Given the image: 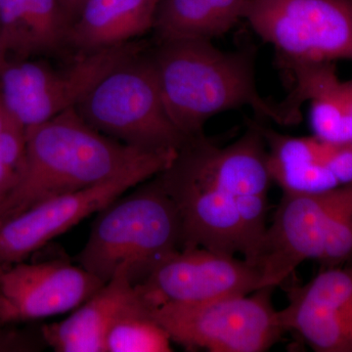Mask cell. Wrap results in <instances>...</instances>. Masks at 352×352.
<instances>
[{
  "instance_id": "cell-24",
  "label": "cell",
  "mask_w": 352,
  "mask_h": 352,
  "mask_svg": "<svg viewBox=\"0 0 352 352\" xmlns=\"http://www.w3.org/2000/svg\"><path fill=\"white\" fill-rule=\"evenodd\" d=\"M15 314L10 303L6 300V296L0 291V322L7 323V322L16 321Z\"/></svg>"
},
{
  "instance_id": "cell-17",
  "label": "cell",
  "mask_w": 352,
  "mask_h": 352,
  "mask_svg": "<svg viewBox=\"0 0 352 352\" xmlns=\"http://www.w3.org/2000/svg\"><path fill=\"white\" fill-rule=\"evenodd\" d=\"M250 0H161L154 30L159 41L221 36L243 19Z\"/></svg>"
},
{
  "instance_id": "cell-13",
  "label": "cell",
  "mask_w": 352,
  "mask_h": 352,
  "mask_svg": "<svg viewBox=\"0 0 352 352\" xmlns=\"http://www.w3.org/2000/svg\"><path fill=\"white\" fill-rule=\"evenodd\" d=\"M106 283L82 266L63 261L14 264L0 276V291L17 320L41 319L76 309Z\"/></svg>"
},
{
  "instance_id": "cell-18",
  "label": "cell",
  "mask_w": 352,
  "mask_h": 352,
  "mask_svg": "<svg viewBox=\"0 0 352 352\" xmlns=\"http://www.w3.org/2000/svg\"><path fill=\"white\" fill-rule=\"evenodd\" d=\"M171 340L135 298L118 314L105 337V352H170Z\"/></svg>"
},
{
  "instance_id": "cell-8",
  "label": "cell",
  "mask_w": 352,
  "mask_h": 352,
  "mask_svg": "<svg viewBox=\"0 0 352 352\" xmlns=\"http://www.w3.org/2000/svg\"><path fill=\"white\" fill-rule=\"evenodd\" d=\"M176 150L150 153L126 170L105 182L41 201L0 224V264L6 270L22 263L32 252L98 214L109 204L166 170Z\"/></svg>"
},
{
  "instance_id": "cell-12",
  "label": "cell",
  "mask_w": 352,
  "mask_h": 352,
  "mask_svg": "<svg viewBox=\"0 0 352 352\" xmlns=\"http://www.w3.org/2000/svg\"><path fill=\"white\" fill-rule=\"evenodd\" d=\"M279 310L285 332L317 352H352V266L326 267L305 285L286 289Z\"/></svg>"
},
{
  "instance_id": "cell-6",
  "label": "cell",
  "mask_w": 352,
  "mask_h": 352,
  "mask_svg": "<svg viewBox=\"0 0 352 352\" xmlns=\"http://www.w3.org/2000/svg\"><path fill=\"white\" fill-rule=\"evenodd\" d=\"M274 288L224 296L194 305H168L150 310L171 342L187 351L263 352L285 332L272 303Z\"/></svg>"
},
{
  "instance_id": "cell-16",
  "label": "cell",
  "mask_w": 352,
  "mask_h": 352,
  "mask_svg": "<svg viewBox=\"0 0 352 352\" xmlns=\"http://www.w3.org/2000/svg\"><path fill=\"white\" fill-rule=\"evenodd\" d=\"M135 298L126 275L119 273L68 318L43 326L41 335L58 352H105V337L115 317Z\"/></svg>"
},
{
  "instance_id": "cell-14",
  "label": "cell",
  "mask_w": 352,
  "mask_h": 352,
  "mask_svg": "<svg viewBox=\"0 0 352 352\" xmlns=\"http://www.w3.org/2000/svg\"><path fill=\"white\" fill-rule=\"evenodd\" d=\"M283 62L296 87L281 105L294 124L300 122V106L308 101L314 135L331 143L349 142L344 87L333 62Z\"/></svg>"
},
{
  "instance_id": "cell-20",
  "label": "cell",
  "mask_w": 352,
  "mask_h": 352,
  "mask_svg": "<svg viewBox=\"0 0 352 352\" xmlns=\"http://www.w3.org/2000/svg\"><path fill=\"white\" fill-rule=\"evenodd\" d=\"M29 0H0V57L28 59L32 56L25 28Z\"/></svg>"
},
{
  "instance_id": "cell-9",
  "label": "cell",
  "mask_w": 352,
  "mask_h": 352,
  "mask_svg": "<svg viewBox=\"0 0 352 352\" xmlns=\"http://www.w3.org/2000/svg\"><path fill=\"white\" fill-rule=\"evenodd\" d=\"M244 19L283 61H352V0H250Z\"/></svg>"
},
{
  "instance_id": "cell-15",
  "label": "cell",
  "mask_w": 352,
  "mask_h": 352,
  "mask_svg": "<svg viewBox=\"0 0 352 352\" xmlns=\"http://www.w3.org/2000/svg\"><path fill=\"white\" fill-rule=\"evenodd\" d=\"M161 0H87L71 28L78 54L131 43L154 29Z\"/></svg>"
},
{
  "instance_id": "cell-2",
  "label": "cell",
  "mask_w": 352,
  "mask_h": 352,
  "mask_svg": "<svg viewBox=\"0 0 352 352\" xmlns=\"http://www.w3.org/2000/svg\"><path fill=\"white\" fill-rule=\"evenodd\" d=\"M150 153L96 131L76 108L64 111L25 129L24 164L0 206V221L41 201L105 182Z\"/></svg>"
},
{
  "instance_id": "cell-21",
  "label": "cell",
  "mask_w": 352,
  "mask_h": 352,
  "mask_svg": "<svg viewBox=\"0 0 352 352\" xmlns=\"http://www.w3.org/2000/svg\"><path fill=\"white\" fill-rule=\"evenodd\" d=\"M19 176V171L11 166L0 153V206L9 195Z\"/></svg>"
},
{
  "instance_id": "cell-10",
  "label": "cell",
  "mask_w": 352,
  "mask_h": 352,
  "mask_svg": "<svg viewBox=\"0 0 352 352\" xmlns=\"http://www.w3.org/2000/svg\"><path fill=\"white\" fill-rule=\"evenodd\" d=\"M351 200L352 185L321 193H283L256 261L261 288L281 286L305 261H317L338 217Z\"/></svg>"
},
{
  "instance_id": "cell-1",
  "label": "cell",
  "mask_w": 352,
  "mask_h": 352,
  "mask_svg": "<svg viewBox=\"0 0 352 352\" xmlns=\"http://www.w3.org/2000/svg\"><path fill=\"white\" fill-rule=\"evenodd\" d=\"M150 56L166 111L187 138L203 135L214 116L245 106L289 124L281 104L259 94L251 50L223 51L207 38H175L159 41Z\"/></svg>"
},
{
  "instance_id": "cell-3",
  "label": "cell",
  "mask_w": 352,
  "mask_h": 352,
  "mask_svg": "<svg viewBox=\"0 0 352 352\" xmlns=\"http://www.w3.org/2000/svg\"><path fill=\"white\" fill-rule=\"evenodd\" d=\"M182 245L177 210L155 176L98 212L76 261L104 283L122 273L134 288Z\"/></svg>"
},
{
  "instance_id": "cell-22",
  "label": "cell",
  "mask_w": 352,
  "mask_h": 352,
  "mask_svg": "<svg viewBox=\"0 0 352 352\" xmlns=\"http://www.w3.org/2000/svg\"><path fill=\"white\" fill-rule=\"evenodd\" d=\"M18 126L23 127L9 112L8 108L6 107L1 94H0V135L3 134L4 132Z\"/></svg>"
},
{
  "instance_id": "cell-23",
  "label": "cell",
  "mask_w": 352,
  "mask_h": 352,
  "mask_svg": "<svg viewBox=\"0 0 352 352\" xmlns=\"http://www.w3.org/2000/svg\"><path fill=\"white\" fill-rule=\"evenodd\" d=\"M344 87V99H346L347 116H349V142L352 143V78L342 82Z\"/></svg>"
},
{
  "instance_id": "cell-19",
  "label": "cell",
  "mask_w": 352,
  "mask_h": 352,
  "mask_svg": "<svg viewBox=\"0 0 352 352\" xmlns=\"http://www.w3.org/2000/svg\"><path fill=\"white\" fill-rule=\"evenodd\" d=\"M73 23L60 0H29L25 28L31 55L68 46Z\"/></svg>"
},
{
  "instance_id": "cell-11",
  "label": "cell",
  "mask_w": 352,
  "mask_h": 352,
  "mask_svg": "<svg viewBox=\"0 0 352 352\" xmlns=\"http://www.w3.org/2000/svg\"><path fill=\"white\" fill-rule=\"evenodd\" d=\"M261 289L256 264L204 248L182 249L168 256L134 287L145 307L194 305L224 296L249 295Z\"/></svg>"
},
{
  "instance_id": "cell-4",
  "label": "cell",
  "mask_w": 352,
  "mask_h": 352,
  "mask_svg": "<svg viewBox=\"0 0 352 352\" xmlns=\"http://www.w3.org/2000/svg\"><path fill=\"white\" fill-rule=\"evenodd\" d=\"M156 177L179 215L182 250L240 254L256 263L268 226L266 212L210 175L185 145Z\"/></svg>"
},
{
  "instance_id": "cell-25",
  "label": "cell",
  "mask_w": 352,
  "mask_h": 352,
  "mask_svg": "<svg viewBox=\"0 0 352 352\" xmlns=\"http://www.w3.org/2000/svg\"><path fill=\"white\" fill-rule=\"evenodd\" d=\"M0 224H1V221H0ZM4 268L2 267L1 264H0V276H1L2 273H3Z\"/></svg>"
},
{
  "instance_id": "cell-26",
  "label": "cell",
  "mask_w": 352,
  "mask_h": 352,
  "mask_svg": "<svg viewBox=\"0 0 352 352\" xmlns=\"http://www.w3.org/2000/svg\"><path fill=\"white\" fill-rule=\"evenodd\" d=\"M1 62H2L1 57H0V63H1Z\"/></svg>"
},
{
  "instance_id": "cell-7",
  "label": "cell",
  "mask_w": 352,
  "mask_h": 352,
  "mask_svg": "<svg viewBox=\"0 0 352 352\" xmlns=\"http://www.w3.org/2000/svg\"><path fill=\"white\" fill-rule=\"evenodd\" d=\"M138 41L78 54L62 69L43 62L7 59L0 64V94L25 129L76 106L113 69L144 52Z\"/></svg>"
},
{
  "instance_id": "cell-5",
  "label": "cell",
  "mask_w": 352,
  "mask_h": 352,
  "mask_svg": "<svg viewBox=\"0 0 352 352\" xmlns=\"http://www.w3.org/2000/svg\"><path fill=\"white\" fill-rule=\"evenodd\" d=\"M76 110L96 131L142 151H177L190 138L171 120L144 52L104 76Z\"/></svg>"
}]
</instances>
